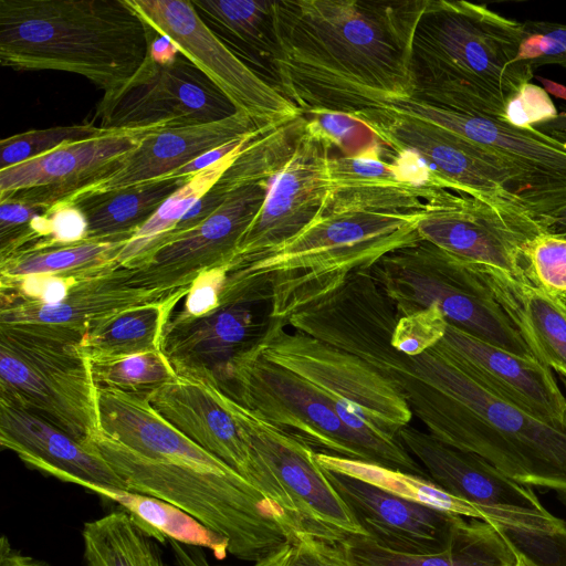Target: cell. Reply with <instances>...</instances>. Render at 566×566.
Wrapping results in <instances>:
<instances>
[{"mask_svg": "<svg viewBox=\"0 0 566 566\" xmlns=\"http://www.w3.org/2000/svg\"><path fill=\"white\" fill-rule=\"evenodd\" d=\"M235 112L220 90L179 53L166 63L150 56L127 85L103 95L96 117L103 128L123 129L200 125Z\"/></svg>", "mask_w": 566, "mask_h": 566, "instance_id": "obj_17", "label": "cell"}, {"mask_svg": "<svg viewBox=\"0 0 566 566\" xmlns=\"http://www.w3.org/2000/svg\"><path fill=\"white\" fill-rule=\"evenodd\" d=\"M324 472L366 536L389 551L440 553L451 544L464 518L405 500L349 475L327 469Z\"/></svg>", "mask_w": 566, "mask_h": 566, "instance_id": "obj_24", "label": "cell"}, {"mask_svg": "<svg viewBox=\"0 0 566 566\" xmlns=\"http://www.w3.org/2000/svg\"><path fill=\"white\" fill-rule=\"evenodd\" d=\"M253 566H348L340 543L297 532L281 548Z\"/></svg>", "mask_w": 566, "mask_h": 566, "instance_id": "obj_42", "label": "cell"}, {"mask_svg": "<svg viewBox=\"0 0 566 566\" xmlns=\"http://www.w3.org/2000/svg\"><path fill=\"white\" fill-rule=\"evenodd\" d=\"M109 128L88 124L32 129L0 140V170L45 155L61 146L94 138Z\"/></svg>", "mask_w": 566, "mask_h": 566, "instance_id": "obj_40", "label": "cell"}, {"mask_svg": "<svg viewBox=\"0 0 566 566\" xmlns=\"http://www.w3.org/2000/svg\"><path fill=\"white\" fill-rule=\"evenodd\" d=\"M90 363L97 388L115 389L145 398L177 376L161 350L94 359Z\"/></svg>", "mask_w": 566, "mask_h": 566, "instance_id": "obj_39", "label": "cell"}, {"mask_svg": "<svg viewBox=\"0 0 566 566\" xmlns=\"http://www.w3.org/2000/svg\"><path fill=\"white\" fill-rule=\"evenodd\" d=\"M410 358L417 375L444 394L431 436L521 484L553 492L566 507V426H552L493 394L437 346Z\"/></svg>", "mask_w": 566, "mask_h": 566, "instance_id": "obj_6", "label": "cell"}, {"mask_svg": "<svg viewBox=\"0 0 566 566\" xmlns=\"http://www.w3.org/2000/svg\"><path fill=\"white\" fill-rule=\"evenodd\" d=\"M259 338V337H258ZM260 418L324 453L394 469L388 458L339 419L331 399L294 373L266 359L258 339L237 354L216 380Z\"/></svg>", "mask_w": 566, "mask_h": 566, "instance_id": "obj_10", "label": "cell"}, {"mask_svg": "<svg viewBox=\"0 0 566 566\" xmlns=\"http://www.w3.org/2000/svg\"><path fill=\"white\" fill-rule=\"evenodd\" d=\"M369 270L398 318L436 304L448 323L513 354L535 358L481 269L433 243L421 238L387 253Z\"/></svg>", "mask_w": 566, "mask_h": 566, "instance_id": "obj_8", "label": "cell"}, {"mask_svg": "<svg viewBox=\"0 0 566 566\" xmlns=\"http://www.w3.org/2000/svg\"><path fill=\"white\" fill-rule=\"evenodd\" d=\"M176 566H212L201 547L180 544L174 539L168 542Z\"/></svg>", "mask_w": 566, "mask_h": 566, "instance_id": "obj_48", "label": "cell"}, {"mask_svg": "<svg viewBox=\"0 0 566 566\" xmlns=\"http://www.w3.org/2000/svg\"><path fill=\"white\" fill-rule=\"evenodd\" d=\"M560 298L563 300L564 304L566 305V295L560 296Z\"/></svg>", "mask_w": 566, "mask_h": 566, "instance_id": "obj_54", "label": "cell"}, {"mask_svg": "<svg viewBox=\"0 0 566 566\" xmlns=\"http://www.w3.org/2000/svg\"><path fill=\"white\" fill-rule=\"evenodd\" d=\"M0 399L84 446L101 432L91 363L75 344L0 325Z\"/></svg>", "mask_w": 566, "mask_h": 566, "instance_id": "obj_9", "label": "cell"}, {"mask_svg": "<svg viewBox=\"0 0 566 566\" xmlns=\"http://www.w3.org/2000/svg\"><path fill=\"white\" fill-rule=\"evenodd\" d=\"M0 444L29 468L91 492L127 490L114 470L88 447L42 418L0 399Z\"/></svg>", "mask_w": 566, "mask_h": 566, "instance_id": "obj_26", "label": "cell"}, {"mask_svg": "<svg viewBox=\"0 0 566 566\" xmlns=\"http://www.w3.org/2000/svg\"><path fill=\"white\" fill-rule=\"evenodd\" d=\"M82 539L85 566H170L158 542L122 509L86 522Z\"/></svg>", "mask_w": 566, "mask_h": 566, "instance_id": "obj_34", "label": "cell"}, {"mask_svg": "<svg viewBox=\"0 0 566 566\" xmlns=\"http://www.w3.org/2000/svg\"><path fill=\"white\" fill-rule=\"evenodd\" d=\"M147 399L170 424L242 475L300 530L303 528L289 493L269 465L247 443L233 417L201 379L177 375Z\"/></svg>", "mask_w": 566, "mask_h": 566, "instance_id": "obj_20", "label": "cell"}, {"mask_svg": "<svg viewBox=\"0 0 566 566\" xmlns=\"http://www.w3.org/2000/svg\"><path fill=\"white\" fill-rule=\"evenodd\" d=\"M421 211L355 210L325 213L295 238L258 260L229 268V283L258 300H270V318L322 301L387 253L421 239Z\"/></svg>", "mask_w": 566, "mask_h": 566, "instance_id": "obj_5", "label": "cell"}, {"mask_svg": "<svg viewBox=\"0 0 566 566\" xmlns=\"http://www.w3.org/2000/svg\"><path fill=\"white\" fill-rule=\"evenodd\" d=\"M187 292L117 314L84 336L81 352L94 360L161 350L166 323Z\"/></svg>", "mask_w": 566, "mask_h": 566, "instance_id": "obj_32", "label": "cell"}, {"mask_svg": "<svg viewBox=\"0 0 566 566\" xmlns=\"http://www.w3.org/2000/svg\"><path fill=\"white\" fill-rule=\"evenodd\" d=\"M535 76V75H534ZM548 95L566 101V86L544 76H535Z\"/></svg>", "mask_w": 566, "mask_h": 566, "instance_id": "obj_51", "label": "cell"}, {"mask_svg": "<svg viewBox=\"0 0 566 566\" xmlns=\"http://www.w3.org/2000/svg\"><path fill=\"white\" fill-rule=\"evenodd\" d=\"M541 133L566 145V109L558 112L556 118L535 127Z\"/></svg>", "mask_w": 566, "mask_h": 566, "instance_id": "obj_50", "label": "cell"}, {"mask_svg": "<svg viewBox=\"0 0 566 566\" xmlns=\"http://www.w3.org/2000/svg\"><path fill=\"white\" fill-rule=\"evenodd\" d=\"M0 566H51L12 547L6 535L0 539Z\"/></svg>", "mask_w": 566, "mask_h": 566, "instance_id": "obj_49", "label": "cell"}, {"mask_svg": "<svg viewBox=\"0 0 566 566\" xmlns=\"http://www.w3.org/2000/svg\"><path fill=\"white\" fill-rule=\"evenodd\" d=\"M398 438L431 481L473 505L515 551L536 566H566V521L552 514L532 488L409 424Z\"/></svg>", "mask_w": 566, "mask_h": 566, "instance_id": "obj_7", "label": "cell"}, {"mask_svg": "<svg viewBox=\"0 0 566 566\" xmlns=\"http://www.w3.org/2000/svg\"><path fill=\"white\" fill-rule=\"evenodd\" d=\"M481 271L533 356L566 377V305L560 296L499 271Z\"/></svg>", "mask_w": 566, "mask_h": 566, "instance_id": "obj_29", "label": "cell"}, {"mask_svg": "<svg viewBox=\"0 0 566 566\" xmlns=\"http://www.w3.org/2000/svg\"><path fill=\"white\" fill-rule=\"evenodd\" d=\"M348 566H515L513 547L490 523L464 517L451 544L436 554L386 549L365 535L340 542Z\"/></svg>", "mask_w": 566, "mask_h": 566, "instance_id": "obj_30", "label": "cell"}, {"mask_svg": "<svg viewBox=\"0 0 566 566\" xmlns=\"http://www.w3.org/2000/svg\"><path fill=\"white\" fill-rule=\"evenodd\" d=\"M447 326L448 321L441 310L431 304L398 318L391 345L407 356H418L443 338Z\"/></svg>", "mask_w": 566, "mask_h": 566, "instance_id": "obj_43", "label": "cell"}, {"mask_svg": "<svg viewBox=\"0 0 566 566\" xmlns=\"http://www.w3.org/2000/svg\"><path fill=\"white\" fill-rule=\"evenodd\" d=\"M93 493L116 503L158 543L165 544L167 539H174L185 545L207 548L217 559H223L229 554L226 538L174 504L122 489L97 488Z\"/></svg>", "mask_w": 566, "mask_h": 566, "instance_id": "obj_33", "label": "cell"}, {"mask_svg": "<svg viewBox=\"0 0 566 566\" xmlns=\"http://www.w3.org/2000/svg\"><path fill=\"white\" fill-rule=\"evenodd\" d=\"M331 190L325 213L355 210L422 211L441 192L438 182L413 177L381 159L379 146L354 157L329 158Z\"/></svg>", "mask_w": 566, "mask_h": 566, "instance_id": "obj_27", "label": "cell"}, {"mask_svg": "<svg viewBox=\"0 0 566 566\" xmlns=\"http://www.w3.org/2000/svg\"><path fill=\"white\" fill-rule=\"evenodd\" d=\"M331 144L307 123L269 185L258 216L228 264L247 265L289 242L323 216L331 190Z\"/></svg>", "mask_w": 566, "mask_h": 566, "instance_id": "obj_18", "label": "cell"}, {"mask_svg": "<svg viewBox=\"0 0 566 566\" xmlns=\"http://www.w3.org/2000/svg\"><path fill=\"white\" fill-rule=\"evenodd\" d=\"M202 381L233 417L247 443L269 465L289 493L304 532L338 543L350 535L366 536L332 486L310 444L260 418L222 390L216 381Z\"/></svg>", "mask_w": 566, "mask_h": 566, "instance_id": "obj_14", "label": "cell"}, {"mask_svg": "<svg viewBox=\"0 0 566 566\" xmlns=\"http://www.w3.org/2000/svg\"><path fill=\"white\" fill-rule=\"evenodd\" d=\"M253 301H220L203 316L167 322L161 352L177 375L217 379L226 365L252 343L256 329Z\"/></svg>", "mask_w": 566, "mask_h": 566, "instance_id": "obj_28", "label": "cell"}, {"mask_svg": "<svg viewBox=\"0 0 566 566\" xmlns=\"http://www.w3.org/2000/svg\"><path fill=\"white\" fill-rule=\"evenodd\" d=\"M159 35L201 71L233 104L261 125H281L301 111L262 80L200 18L191 0H127Z\"/></svg>", "mask_w": 566, "mask_h": 566, "instance_id": "obj_13", "label": "cell"}, {"mask_svg": "<svg viewBox=\"0 0 566 566\" xmlns=\"http://www.w3.org/2000/svg\"><path fill=\"white\" fill-rule=\"evenodd\" d=\"M514 553H515V556H516V565L515 566H536L533 562H531L523 554L518 553L515 549H514Z\"/></svg>", "mask_w": 566, "mask_h": 566, "instance_id": "obj_52", "label": "cell"}, {"mask_svg": "<svg viewBox=\"0 0 566 566\" xmlns=\"http://www.w3.org/2000/svg\"><path fill=\"white\" fill-rule=\"evenodd\" d=\"M426 0L273 1L277 80L328 78L412 97V36Z\"/></svg>", "mask_w": 566, "mask_h": 566, "instance_id": "obj_2", "label": "cell"}, {"mask_svg": "<svg viewBox=\"0 0 566 566\" xmlns=\"http://www.w3.org/2000/svg\"><path fill=\"white\" fill-rule=\"evenodd\" d=\"M348 115L400 155L421 159L448 190L530 212L505 166L475 144L432 124L378 109Z\"/></svg>", "mask_w": 566, "mask_h": 566, "instance_id": "obj_16", "label": "cell"}, {"mask_svg": "<svg viewBox=\"0 0 566 566\" xmlns=\"http://www.w3.org/2000/svg\"><path fill=\"white\" fill-rule=\"evenodd\" d=\"M127 241H93L42 248L0 261V279L78 272L115 262Z\"/></svg>", "mask_w": 566, "mask_h": 566, "instance_id": "obj_38", "label": "cell"}, {"mask_svg": "<svg viewBox=\"0 0 566 566\" xmlns=\"http://www.w3.org/2000/svg\"><path fill=\"white\" fill-rule=\"evenodd\" d=\"M244 148L190 176L188 181L165 200L150 219L126 242L116 262L120 266L130 268L151 252L189 209L218 181Z\"/></svg>", "mask_w": 566, "mask_h": 566, "instance_id": "obj_37", "label": "cell"}, {"mask_svg": "<svg viewBox=\"0 0 566 566\" xmlns=\"http://www.w3.org/2000/svg\"><path fill=\"white\" fill-rule=\"evenodd\" d=\"M101 432L86 447L128 491L164 500L227 539L229 554L256 563L301 530L228 464L164 419L140 396L98 388Z\"/></svg>", "mask_w": 566, "mask_h": 566, "instance_id": "obj_1", "label": "cell"}, {"mask_svg": "<svg viewBox=\"0 0 566 566\" xmlns=\"http://www.w3.org/2000/svg\"><path fill=\"white\" fill-rule=\"evenodd\" d=\"M566 211V210H565Z\"/></svg>", "mask_w": 566, "mask_h": 566, "instance_id": "obj_55", "label": "cell"}, {"mask_svg": "<svg viewBox=\"0 0 566 566\" xmlns=\"http://www.w3.org/2000/svg\"><path fill=\"white\" fill-rule=\"evenodd\" d=\"M46 218L48 237L42 248L69 245L86 240L85 217L73 202L67 200L55 202L49 207Z\"/></svg>", "mask_w": 566, "mask_h": 566, "instance_id": "obj_47", "label": "cell"}, {"mask_svg": "<svg viewBox=\"0 0 566 566\" xmlns=\"http://www.w3.org/2000/svg\"><path fill=\"white\" fill-rule=\"evenodd\" d=\"M189 177H165L67 201L73 202L85 217L86 240L128 241Z\"/></svg>", "mask_w": 566, "mask_h": 566, "instance_id": "obj_31", "label": "cell"}, {"mask_svg": "<svg viewBox=\"0 0 566 566\" xmlns=\"http://www.w3.org/2000/svg\"><path fill=\"white\" fill-rule=\"evenodd\" d=\"M417 231L422 239L476 268L526 281L525 249L545 230L526 210L443 189L426 202Z\"/></svg>", "mask_w": 566, "mask_h": 566, "instance_id": "obj_15", "label": "cell"}, {"mask_svg": "<svg viewBox=\"0 0 566 566\" xmlns=\"http://www.w3.org/2000/svg\"><path fill=\"white\" fill-rule=\"evenodd\" d=\"M271 180L259 179L237 187L199 226L128 268L130 281L149 289L182 290L190 287L202 272L229 264L262 208Z\"/></svg>", "mask_w": 566, "mask_h": 566, "instance_id": "obj_21", "label": "cell"}, {"mask_svg": "<svg viewBox=\"0 0 566 566\" xmlns=\"http://www.w3.org/2000/svg\"><path fill=\"white\" fill-rule=\"evenodd\" d=\"M524 275L549 294L566 295V240L547 231L536 235L524 252Z\"/></svg>", "mask_w": 566, "mask_h": 566, "instance_id": "obj_41", "label": "cell"}, {"mask_svg": "<svg viewBox=\"0 0 566 566\" xmlns=\"http://www.w3.org/2000/svg\"><path fill=\"white\" fill-rule=\"evenodd\" d=\"M522 22L484 4L426 0L411 45L412 97L502 119L506 101L534 77L518 59Z\"/></svg>", "mask_w": 566, "mask_h": 566, "instance_id": "obj_4", "label": "cell"}, {"mask_svg": "<svg viewBox=\"0 0 566 566\" xmlns=\"http://www.w3.org/2000/svg\"><path fill=\"white\" fill-rule=\"evenodd\" d=\"M307 123L322 135L332 147H337L344 157L361 155L378 146V138L361 122L339 112H314L307 114Z\"/></svg>", "mask_w": 566, "mask_h": 566, "instance_id": "obj_44", "label": "cell"}, {"mask_svg": "<svg viewBox=\"0 0 566 566\" xmlns=\"http://www.w3.org/2000/svg\"><path fill=\"white\" fill-rule=\"evenodd\" d=\"M130 276V269L115 261L87 271L67 297L54 305L1 298L0 325L78 345L117 314L167 301L189 289H149L134 284Z\"/></svg>", "mask_w": 566, "mask_h": 566, "instance_id": "obj_19", "label": "cell"}, {"mask_svg": "<svg viewBox=\"0 0 566 566\" xmlns=\"http://www.w3.org/2000/svg\"><path fill=\"white\" fill-rule=\"evenodd\" d=\"M167 125L109 129L0 170V199L15 197L51 207L105 175L149 132Z\"/></svg>", "mask_w": 566, "mask_h": 566, "instance_id": "obj_23", "label": "cell"}, {"mask_svg": "<svg viewBox=\"0 0 566 566\" xmlns=\"http://www.w3.org/2000/svg\"><path fill=\"white\" fill-rule=\"evenodd\" d=\"M562 385L564 386V389H565V394H566V377H562V376H558Z\"/></svg>", "mask_w": 566, "mask_h": 566, "instance_id": "obj_53", "label": "cell"}, {"mask_svg": "<svg viewBox=\"0 0 566 566\" xmlns=\"http://www.w3.org/2000/svg\"><path fill=\"white\" fill-rule=\"evenodd\" d=\"M524 39L518 59L534 71L558 65L566 71V24L527 20L522 22Z\"/></svg>", "mask_w": 566, "mask_h": 566, "instance_id": "obj_45", "label": "cell"}, {"mask_svg": "<svg viewBox=\"0 0 566 566\" xmlns=\"http://www.w3.org/2000/svg\"><path fill=\"white\" fill-rule=\"evenodd\" d=\"M389 109L451 132L494 156L509 170L515 193L544 230L566 210V145L535 127L515 128L496 118L457 112L417 97H395Z\"/></svg>", "mask_w": 566, "mask_h": 566, "instance_id": "obj_11", "label": "cell"}, {"mask_svg": "<svg viewBox=\"0 0 566 566\" xmlns=\"http://www.w3.org/2000/svg\"><path fill=\"white\" fill-rule=\"evenodd\" d=\"M316 460L324 469L361 480L405 500L467 518L482 520L473 505L444 491L428 478L324 452H316Z\"/></svg>", "mask_w": 566, "mask_h": 566, "instance_id": "obj_35", "label": "cell"}, {"mask_svg": "<svg viewBox=\"0 0 566 566\" xmlns=\"http://www.w3.org/2000/svg\"><path fill=\"white\" fill-rule=\"evenodd\" d=\"M203 22L226 43L271 59L273 1L191 0Z\"/></svg>", "mask_w": 566, "mask_h": 566, "instance_id": "obj_36", "label": "cell"}, {"mask_svg": "<svg viewBox=\"0 0 566 566\" xmlns=\"http://www.w3.org/2000/svg\"><path fill=\"white\" fill-rule=\"evenodd\" d=\"M264 126L238 111L212 123L158 127L115 161L105 175L64 199L73 200L169 177L201 155Z\"/></svg>", "mask_w": 566, "mask_h": 566, "instance_id": "obj_25", "label": "cell"}, {"mask_svg": "<svg viewBox=\"0 0 566 566\" xmlns=\"http://www.w3.org/2000/svg\"><path fill=\"white\" fill-rule=\"evenodd\" d=\"M436 346L493 394L552 426H566V394L553 370L537 359L513 354L450 323Z\"/></svg>", "mask_w": 566, "mask_h": 566, "instance_id": "obj_22", "label": "cell"}, {"mask_svg": "<svg viewBox=\"0 0 566 566\" xmlns=\"http://www.w3.org/2000/svg\"><path fill=\"white\" fill-rule=\"evenodd\" d=\"M557 115V108L546 91L530 82L506 101L501 122L515 128L530 129Z\"/></svg>", "mask_w": 566, "mask_h": 566, "instance_id": "obj_46", "label": "cell"}, {"mask_svg": "<svg viewBox=\"0 0 566 566\" xmlns=\"http://www.w3.org/2000/svg\"><path fill=\"white\" fill-rule=\"evenodd\" d=\"M158 34L127 0H0V63L86 77L104 95L127 85Z\"/></svg>", "mask_w": 566, "mask_h": 566, "instance_id": "obj_3", "label": "cell"}, {"mask_svg": "<svg viewBox=\"0 0 566 566\" xmlns=\"http://www.w3.org/2000/svg\"><path fill=\"white\" fill-rule=\"evenodd\" d=\"M258 344L263 356L300 376L331 399L349 406L387 432L398 436L412 412L402 395L363 359L271 319Z\"/></svg>", "mask_w": 566, "mask_h": 566, "instance_id": "obj_12", "label": "cell"}]
</instances>
